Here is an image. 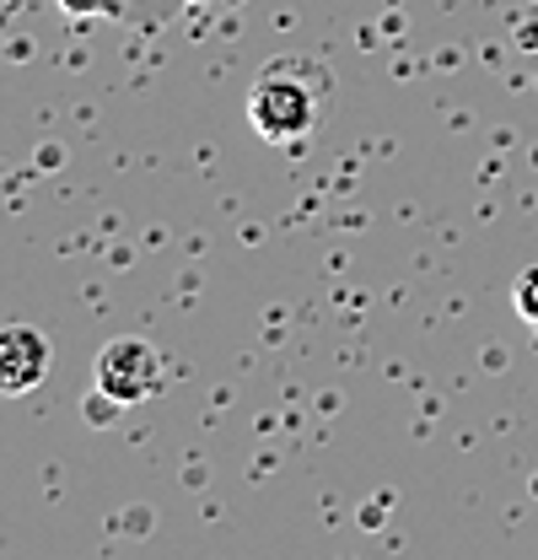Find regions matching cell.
<instances>
[{
	"instance_id": "obj_1",
	"label": "cell",
	"mask_w": 538,
	"mask_h": 560,
	"mask_svg": "<svg viewBox=\"0 0 538 560\" xmlns=\"http://www.w3.org/2000/svg\"><path fill=\"white\" fill-rule=\"evenodd\" d=\"M335 103V75L307 55H274L248 86V125L265 145L296 151L324 130Z\"/></svg>"
},
{
	"instance_id": "obj_2",
	"label": "cell",
	"mask_w": 538,
	"mask_h": 560,
	"mask_svg": "<svg viewBox=\"0 0 538 560\" xmlns=\"http://www.w3.org/2000/svg\"><path fill=\"white\" fill-rule=\"evenodd\" d=\"M92 383L108 405H145L151 394H162V355L151 340H114V346L97 350L92 361Z\"/></svg>"
},
{
	"instance_id": "obj_3",
	"label": "cell",
	"mask_w": 538,
	"mask_h": 560,
	"mask_svg": "<svg viewBox=\"0 0 538 560\" xmlns=\"http://www.w3.org/2000/svg\"><path fill=\"white\" fill-rule=\"evenodd\" d=\"M44 372H49V340L33 324H5L0 329V394L22 399L44 383Z\"/></svg>"
},
{
	"instance_id": "obj_4",
	"label": "cell",
	"mask_w": 538,
	"mask_h": 560,
	"mask_svg": "<svg viewBox=\"0 0 538 560\" xmlns=\"http://www.w3.org/2000/svg\"><path fill=\"white\" fill-rule=\"evenodd\" d=\"M512 307H517V318L538 335V265L517 276V285H512Z\"/></svg>"
},
{
	"instance_id": "obj_5",
	"label": "cell",
	"mask_w": 538,
	"mask_h": 560,
	"mask_svg": "<svg viewBox=\"0 0 538 560\" xmlns=\"http://www.w3.org/2000/svg\"><path fill=\"white\" fill-rule=\"evenodd\" d=\"M60 5H66L70 16H97V11H108L114 0H60Z\"/></svg>"
}]
</instances>
